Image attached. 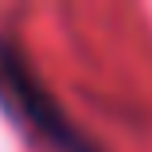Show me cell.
<instances>
[{"label": "cell", "instance_id": "obj_1", "mask_svg": "<svg viewBox=\"0 0 152 152\" xmlns=\"http://www.w3.org/2000/svg\"><path fill=\"white\" fill-rule=\"evenodd\" d=\"M8 74H12V86H16V94L23 98L27 113H31V117H35V121H39V125H43V129H47V133H51L58 144H63L66 152H94V148H90L82 137H74V133H70L66 117H63V113H58V109H55V105L43 98V90H39L31 78H27L20 66H12V63H8Z\"/></svg>", "mask_w": 152, "mask_h": 152}]
</instances>
